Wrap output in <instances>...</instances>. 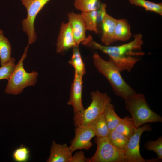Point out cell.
I'll return each mask as SVG.
<instances>
[{
	"instance_id": "cell-9",
	"label": "cell",
	"mask_w": 162,
	"mask_h": 162,
	"mask_svg": "<svg viewBox=\"0 0 162 162\" xmlns=\"http://www.w3.org/2000/svg\"><path fill=\"white\" fill-rule=\"evenodd\" d=\"M75 136L70 142L69 148L71 152L78 149H90L93 144L91 140L95 136L92 129L89 126L76 127L75 128Z\"/></svg>"
},
{
	"instance_id": "cell-11",
	"label": "cell",
	"mask_w": 162,
	"mask_h": 162,
	"mask_svg": "<svg viewBox=\"0 0 162 162\" xmlns=\"http://www.w3.org/2000/svg\"><path fill=\"white\" fill-rule=\"evenodd\" d=\"M56 45V51L58 53H62L77 46L75 43L69 22L61 23Z\"/></svg>"
},
{
	"instance_id": "cell-12",
	"label": "cell",
	"mask_w": 162,
	"mask_h": 162,
	"mask_svg": "<svg viewBox=\"0 0 162 162\" xmlns=\"http://www.w3.org/2000/svg\"><path fill=\"white\" fill-rule=\"evenodd\" d=\"M69 22L73 33L74 40L77 46L84 42L86 38L85 25L80 14L73 12L68 14Z\"/></svg>"
},
{
	"instance_id": "cell-6",
	"label": "cell",
	"mask_w": 162,
	"mask_h": 162,
	"mask_svg": "<svg viewBox=\"0 0 162 162\" xmlns=\"http://www.w3.org/2000/svg\"><path fill=\"white\" fill-rule=\"evenodd\" d=\"M94 142L97 148L91 162H126L124 151L113 146L107 137H96Z\"/></svg>"
},
{
	"instance_id": "cell-4",
	"label": "cell",
	"mask_w": 162,
	"mask_h": 162,
	"mask_svg": "<svg viewBox=\"0 0 162 162\" xmlns=\"http://www.w3.org/2000/svg\"><path fill=\"white\" fill-rule=\"evenodd\" d=\"M29 46L28 44L25 48L21 59L15 65L13 72L8 80L5 90L6 94L14 95L20 94L26 87L34 86L37 82L38 73L34 71L31 73H28L23 66V61L27 56Z\"/></svg>"
},
{
	"instance_id": "cell-23",
	"label": "cell",
	"mask_w": 162,
	"mask_h": 162,
	"mask_svg": "<svg viewBox=\"0 0 162 162\" xmlns=\"http://www.w3.org/2000/svg\"><path fill=\"white\" fill-rule=\"evenodd\" d=\"M101 4L99 0H75L74 2L76 8L81 12L98 10Z\"/></svg>"
},
{
	"instance_id": "cell-17",
	"label": "cell",
	"mask_w": 162,
	"mask_h": 162,
	"mask_svg": "<svg viewBox=\"0 0 162 162\" xmlns=\"http://www.w3.org/2000/svg\"><path fill=\"white\" fill-rule=\"evenodd\" d=\"M79 46H76L73 48L72 55L68 62L74 67L75 73L83 76L86 73V69Z\"/></svg>"
},
{
	"instance_id": "cell-3",
	"label": "cell",
	"mask_w": 162,
	"mask_h": 162,
	"mask_svg": "<svg viewBox=\"0 0 162 162\" xmlns=\"http://www.w3.org/2000/svg\"><path fill=\"white\" fill-rule=\"evenodd\" d=\"M124 100L125 107L136 128L146 123L162 122L161 116L150 108L143 94L135 92Z\"/></svg>"
},
{
	"instance_id": "cell-10",
	"label": "cell",
	"mask_w": 162,
	"mask_h": 162,
	"mask_svg": "<svg viewBox=\"0 0 162 162\" xmlns=\"http://www.w3.org/2000/svg\"><path fill=\"white\" fill-rule=\"evenodd\" d=\"M82 78L83 76L75 73L74 78L71 85L70 96L68 104L73 107L74 114L85 109L82 100Z\"/></svg>"
},
{
	"instance_id": "cell-1",
	"label": "cell",
	"mask_w": 162,
	"mask_h": 162,
	"mask_svg": "<svg viewBox=\"0 0 162 162\" xmlns=\"http://www.w3.org/2000/svg\"><path fill=\"white\" fill-rule=\"evenodd\" d=\"M134 37L132 41L117 46L102 45L95 41L90 35L82 43L108 55L121 72L125 70L130 72L145 54L142 49L143 44L142 34H138Z\"/></svg>"
},
{
	"instance_id": "cell-8",
	"label": "cell",
	"mask_w": 162,
	"mask_h": 162,
	"mask_svg": "<svg viewBox=\"0 0 162 162\" xmlns=\"http://www.w3.org/2000/svg\"><path fill=\"white\" fill-rule=\"evenodd\" d=\"M152 128L149 124H144L136 130L134 134L129 139L124 151L126 162H151V159L146 160L140 152V142L141 136L145 131H151Z\"/></svg>"
},
{
	"instance_id": "cell-2",
	"label": "cell",
	"mask_w": 162,
	"mask_h": 162,
	"mask_svg": "<svg viewBox=\"0 0 162 162\" xmlns=\"http://www.w3.org/2000/svg\"><path fill=\"white\" fill-rule=\"evenodd\" d=\"M93 59L94 66L108 80L116 95L124 99L136 92L124 80L121 72L110 59L105 61L95 53Z\"/></svg>"
},
{
	"instance_id": "cell-19",
	"label": "cell",
	"mask_w": 162,
	"mask_h": 162,
	"mask_svg": "<svg viewBox=\"0 0 162 162\" xmlns=\"http://www.w3.org/2000/svg\"><path fill=\"white\" fill-rule=\"evenodd\" d=\"M11 46L8 39L4 35L3 31L0 30V60L1 66L11 58Z\"/></svg>"
},
{
	"instance_id": "cell-7",
	"label": "cell",
	"mask_w": 162,
	"mask_h": 162,
	"mask_svg": "<svg viewBox=\"0 0 162 162\" xmlns=\"http://www.w3.org/2000/svg\"><path fill=\"white\" fill-rule=\"evenodd\" d=\"M51 0H21L26 7L27 17L22 22L23 30L28 37L29 45L35 42L37 34L34 27L36 17L44 6Z\"/></svg>"
},
{
	"instance_id": "cell-20",
	"label": "cell",
	"mask_w": 162,
	"mask_h": 162,
	"mask_svg": "<svg viewBox=\"0 0 162 162\" xmlns=\"http://www.w3.org/2000/svg\"><path fill=\"white\" fill-rule=\"evenodd\" d=\"M103 114L110 130H114L122 118L116 114L114 110V106L111 102L106 106Z\"/></svg>"
},
{
	"instance_id": "cell-15",
	"label": "cell",
	"mask_w": 162,
	"mask_h": 162,
	"mask_svg": "<svg viewBox=\"0 0 162 162\" xmlns=\"http://www.w3.org/2000/svg\"><path fill=\"white\" fill-rule=\"evenodd\" d=\"M131 35L130 26L128 21L124 19L117 20L114 33L116 41L127 40L130 38Z\"/></svg>"
},
{
	"instance_id": "cell-22",
	"label": "cell",
	"mask_w": 162,
	"mask_h": 162,
	"mask_svg": "<svg viewBox=\"0 0 162 162\" xmlns=\"http://www.w3.org/2000/svg\"><path fill=\"white\" fill-rule=\"evenodd\" d=\"M107 137L113 146L124 151L129 141L128 138L115 129L110 130Z\"/></svg>"
},
{
	"instance_id": "cell-13",
	"label": "cell",
	"mask_w": 162,
	"mask_h": 162,
	"mask_svg": "<svg viewBox=\"0 0 162 162\" xmlns=\"http://www.w3.org/2000/svg\"><path fill=\"white\" fill-rule=\"evenodd\" d=\"M72 153L67 144H59L53 141L51 147L50 154L47 162H70Z\"/></svg>"
},
{
	"instance_id": "cell-14",
	"label": "cell",
	"mask_w": 162,
	"mask_h": 162,
	"mask_svg": "<svg viewBox=\"0 0 162 162\" xmlns=\"http://www.w3.org/2000/svg\"><path fill=\"white\" fill-rule=\"evenodd\" d=\"M117 19L106 13L101 22L102 34L101 40L104 45L109 46L116 41L114 33Z\"/></svg>"
},
{
	"instance_id": "cell-26",
	"label": "cell",
	"mask_w": 162,
	"mask_h": 162,
	"mask_svg": "<svg viewBox=\"0 0 162 162\" xmlns=\"http://www.w3.org/2000/svg\"><path fill=\"white\" fill-rule=\"evenodd\" d=\"M146 149L154 152L157 154L158 158L162 159V137H159L156 140H149L145 143Z\"/></svg>"
},
{
	"instance_id": "cell-25",
	"label": "cell",
	"mask_w": 162,
	"mask_h": 162,
	"mask_svg": "<svg viewBox=\"0 0 162 162\" xmlns=\"http://www.w3.org/2000/svg\"><path fill=\"white\" fill-rule=\"evenodd\" d=\"M15 59L11 57L10 60L0 67V80H8L14 69Z\"/></svg>"
},
{
	"instance_id": "cell-5",
	"label": "cell",
	"mask_w": 162,
	"mask_h": 162,
	"mask_svg": "<svg viewBox=\"0 0 162 162\" xmlns=\"http://www.w3.org/2000/svg\"><path fill=\"white\" fill-rule=\"evenodd\" d=\"M91 95L92 100L89 106L82 111L74 114L73 120L76 127L88 126L93 120L103 113L107 104L111 101L107 93L98 90L92 92Z\"/></svg>"
},
{
	"instance_id": "cell-28",
	"label": "cell",
	"mask_w": 162,
	"mask_h": 162,
	"mask_svg": "<svg viewBox=\"0 0 162 162\" xmlns=\"http://www.w3.org/2000/svg\"><path fill=\"white\" fill-rule=\"evenodd\" d=\"M70 162H91L90 158L86 157L82 151L75 153L72 155Z\"/></svg>"
},
{
	"instance_id": "cell-21",
	"label": "cell",
	"mask_w": 162,
	"mask_h": 162,
	"mask_svg": "<svg viewBox=\"0 0 162 162\" xmlns=\"http://www.w3.org/2000/svg\"><path fill=\"white\" fill-rule=\"evenodd\" d=\"M137 128L134 124L131 118L128 116L122 118L115 130L129 139L134 134Z\"/></svg>"
},
{
	"instance_id": "cell-27",
	"label": "cell",
	"mask_w": 162,
	"mask_h": 162,
	"mask_svg": "<svg viewBox=\"0 0 162 162\" xmlns=\"http://www.w3.org/2000/svg\"><path fill=\"white\" fill-rule=\"evenodd\" d=\"M29 151L26 147L21 146L15 149L13 153L14 160L18 162H25L29 158Z\"/></svg>"
},
{
	"instance_id": "cell-16",
	"label": "cell",
	"mask_w": 162,
	"mask_h": 162,
	"mask_svg": "<svg viewBox=\"0 0 162 162\" xmlns=\"http://www.w3.org/2000/svg\"><path fill=\"white\" fill-rule=\"evenodd\" d=\"M88 126L93 131L96 137L98 138L107 137L110 131L103 113L93 120Z\"/></svg>"
},
{
	"instance_id": "cell-18",
	"label": "cell",
	"mask_w": 162,
	"mask_h": 162,
	"mask_svg": "<svg viewBox=\"0 0 162 162\" xmlns=\"http://www.w3.org/2000/svg\"><path fill=\"white\" fill-rule=\"evenodd\" d=\"M81 15L87 30L93 31L96 33L99 32L98 19V10L81 12Z\"/></svg>"
},
{
	"instance_id": "cell-24",
	"label": "cell",
	"mask_w": 162,
	"mask_h": 162,
	"mask_svg": "<svg viewBox=\"0 0 162 162\" xmlns=\"http://www.w3.org/2000/svg\"><path fill=\"white\" fill-rule=\"evenodd\" d=\"M130 3L142 7L146 10L156 13L162 15V4L156 3L146 0H128Z\"/></svg>"
}]
</instances>
